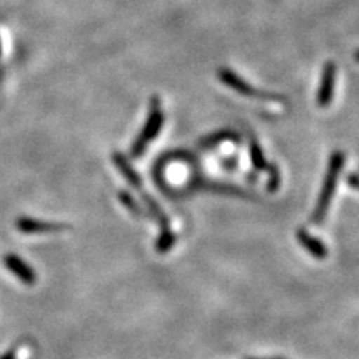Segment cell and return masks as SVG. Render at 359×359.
<instances>
[{"instance_id": "cell-3", "label": "cell", "mask_w": 359, "mask_h": 359, "mask_svg": "<svg viewBox=\"0 0 359 359\" xmlns=\"http://www.w3.org/2000/svg\"><path fill=\"white\" fill-rule=\"evenodd\" d=\"M219 78L224 86H228L229 88L233 90V92H237L245 97H257V99H265V100H282V97H278L277 95L257 92L253 86L244 81L243 78L238 76L233 71L226 69V67H222V69L219 71Z\"/></svg>"}, {"instance_id": "cell-12", "label": "cell", "mask_w": 359, "mask_h": 359, "mask_svg": "<svg viewBox=\"0 0 359 359\" xmlns=\"http://www.w3.org/2000/svg\"><path fill=\"white\" fill-rule=\"evenodd\" d=\"M266 172L269 175L268 184H266L268 190H269V192H277L278 187H280V183H282V177H280V171H278L277 165H269Z\"/></svg>"}, {"instance_id": "cell-2", "label": "cell", "mask_w": 359, "mask_h": 359, "mask_svg": "<svg viewBox=\"0 0 359 359\" xmlns=\"http://www.w3.org/2000/svg\"><path fill=\"white\" fill-rule=\"evenodd\" d=\"M162 125H163V112H162V107H161V100H159V97H153L147 125H145L141 135L137 138V141H135L132 151H130L133 157H140L145 151L150 141H153L157 135H159Z\"/></svg>"}, {"instance_id": "cell-14", "label": "cell", "mask_w": 359, "mask_h": 359, "mask_svg": "<svg viewBox=\"0 0 359 359\" xmlns=\"http://www.w3.org/2000/svg\"><path fill=\"white\" fill-rule=\"evenodd\" d=\"M346 183L349 184L352 189L359 190V174L352 172V174L347 175V178H346Z\"/></svg>"}, {"instance_id": "cell-1", "label": "cell", "mask_w": 359, "mask_h": 359, "mask_svg": "<svg viewBox=\"0 0 359 359\" xmlns=\"http://www.w3.org/2000/svg\"><path fill=\"white\" fill-rule=\"evenodd\" d=\"M344 162H346V156L343 151H334L331 154L330 163L327 168V174H325L323 184L316 202V207H314L311 212V222L314 224H320L325 222V219H327L328 210L331 207L337 184H339V178L343 171Z\"/></svg>"}, {"instance_id": "cell-15", "label": "cell", "mask_w": 359, "mask_h": 359, "mask_svg": "<svg viewBox=\"0 0 359 359\" xmlns=\"http://www.w3.org/2000/svg\"><path fill=\"white\" fill-rule=\"evenodd\" d=\"M355 60L359 63V51H356V54H355Z\"/></svg>"}, {"instance_id": "cell-10", "label": "cell", "mask_w": 359, "mask_h": 359, "mask_svg": "<svg viewBox=\"0 0 359 359\" xmlns=\"http://www.w3.org/2000/svg\"><path fill=\"white\" fill-rule=\"evenodd\" d=\"M238 135L232 130H222L215 135H210V137L204 138L201 141V147H215L219 145L222 141H237Z\"/></svg>"}, {"instance_id": "cell-6", "label": "cell", "mask_w": 359, "mask_h": 359, "mask_svg": "<svg viewBox=\"0 0 359 359\" xmlns=\"http://www.w3.org/2000/svg\"><path fill=\"white\" fill-rule=\"evenodd\" d=\"M17 229L22 233H50V232H60L65 229H69V226H67V224L41 222V220L22 217L17 222Z\"/></svg>"}, {"instance_id": "cell-8", "label": "cell", "mask_w": 359, "mask_h": 359, "mask_svg": "<svg viewBox=\"0 0 359 359\" xmlns=\"http://www.w3.org/2000/svg\"><path fill=\"white\" fill-rule=\"evenodd\" d=\"M112 161L117 165V168L120 170V172L125 175V178L130 183V186L133 189H137L138 192H142V183H141V178L138 177V174L135 172L132 168L129 166L128 161L125 159V156L120 154V153H114V157H112Z\"/></svg>"}, {"instance_id": "cell-7", "label": "cell", "mask_w": 359, "mask_h": 359, "mask_svg": "<svg viewBox=\"0 0 359 359\" xmlns=\"http://www.w3.org/2000/svg\"><path fill=\"white\" fill-rule=\"evenodd\" d=\"M5 265L11 273H14L22 283L33 285L36 282V276L33 273V269L25 262L21 261L15 255H8L5 257Z\"/></svg>"}, {"instance_id": "cell-13", "label": "cell", "mask_w": 359, "mask_h": 359, "mask_svg": "<svg viewBox=\"0 0 359 359\" xmlns=\"http://www.w3.org/2000/svg\"><path fill=\"white\" fill-rule=\"evenodd\" d=\"M118 199L123 202V205H125L130 212H133L135 216H141V215H142L141 208H140L137 204H135V201L132 199V196H130L129 194L121 192V194L118 195Z\"/></svg>"}, {"instance_id": "cell-5", "label": "cell", "mask_w": 359, "mask_h": 359, "mask_svg": "<svg viewBox=\"0 0 359 359\" xmlns=\"http://www.w3.org/2000/svg\"><path fill=\"white\" fill-rule=\"evenodd\" d=\"M297 240L307 250V253L314 257V259L322 261L328 257V247L325 245V243H322L319 238L314 237V235H311L307 229L299 228L297 231Z\"/></svg>"}, {"instance_id": "cell-4", "label": "cell", "mask_w": 359, "mask_h": 359, "mask_svg": "<svg viewBox=\"0 0 359 359\" xmlns=\"http://www.w3.org/2000/svg\"><path fill=\"white\" fill-rule=\"evenodd\" d=\"M337 80V66L334 62H327L322 69L320 84L318 88L316 102L320 108H327L334 99V88Z\"/></svg>"}, {"instance_id": "cell-11", "label": "cell", "mask_w": 359, "mask_h": 359, "mask_svg": "<svg viewBox=\"0 0 359 359\" xmlns=\"http://www.w3.org/2000/svg\"><path fill=\"white\" fill-rule=\"evenodd\" d=\"M175 244V235L171 232V229H163L159 240L156 243V250L159 253H166L172 249Z\"/></svg>"}, {"instance_id": "cell-9", "label": "cell", "mask_w": 359, "mask_h": 359, "mask_svg": "<svg viewBox=\"0 0 359 359\" xmlns=\"http://www.w3.org/2000/svg\"><path fill=\"white\" fill-rule=\"evenodd\" d=\"M250 161H252V163L255 166V170H257V171H268L269 163L265 159L264 150H262V147L259 145V142H257L253 138H250Z\"/></svg>"}]
</instances>
